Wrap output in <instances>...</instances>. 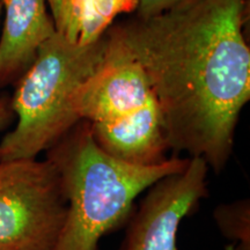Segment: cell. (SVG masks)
Masks as SVG:
<instances>
[{
	"instance_id": "6da1fadb",
	"label": "cell",
	"mask_w": 250,
	"mask_h": 250,
	"mask_svg": "<svg viewBox=\"0 0 250 250\" xmlns=\"http://www.w3.org/2000/svg\"><path fill=\"white\" fill-rule=\"evenodd\" d=\"M247 0H190L108 33L139 62L162 111L169 149L221 173L250 100Z\"/></svg>"
},
{
	"instance_id": "ba28073f",
	"label": "cell",
	"mask_w": 250,
	"mask_h": 250,
	"mask_svg": "<svg viewBox=\"0 0 250 250\" xmlns=\"http://www.w3.org/2000/svg\"><path fill=\"white\" fill-rule=\"evenodd\" d=\"M5 11L0 37V89L14 85L56 34L46 0H1Z\"/></svg>"
},
{
	"instance_id": "7c38bea8",
	"label": "cell",
	"mask_w": 250,
	"mask_h": 250,
	"mask_svg": "<svg viewBox=\"0 0 250 250\" xmlns=\"http://www.w3.org/2000/svg\"><path fill=\"white\" fill-rule=\"evenodd\" d=\"M15 117L11 105V98L0 92V130H4L12 123Z\"/></svg>"
},
{
	"instance_id": "52a82bcc",
	"label": "cell",
	"mask_w": 250,
	"mask_h": 250,
	"mask_svg": "<svg viewBox=\"0 0 250 250\" xmlns=\"http://www.w3.org/2000/svg\"><path fill=\"white\" fill-rule=\"evenodd\" d=\"M89 127L99 147L116 160L139 167H152L168 160L169 144L155 95L124 120L89 124Z\"/></svg>"
},
{
	"instance_id": "5b68a950",
	"label": "cell",
	"mask_w": 250,
	"mask_h": 250,
	"mask_svg": "<svg viewBox=\"0 0 250 250\" xmlns=\"http://www.w3.org/2000/svg\"><path fill=\"white\" fill-rule=\"evenodd\" d=\"M208 167L202 158H190L182 171L155 182L130 217L121 250H177L181 223L208 196ZM225 250H240L234 243Z\"/></svg>"
},
{
	"instance_id": "9c48e42d",
	"label": "cell",
	"mask_w": 250,
	"mask_h": 250,
	"mask_svg": "<svg viewBox=\"0 0 250 250\" xmlns=\"http://www.w3.org/2000/svg\"><path fill=\"white\" fill-rule=\"evenodd\" d=\"M56 33L87 45L107 33L122 14L136 13L138 0H46Z\"/></svg>"
},
{
	"instance_id": "8992f818",
	"label": "cell",
	"mask_w": 250,
	"mask_h": 250,
	"mask_svg": "<svg viewBox=\"0 0 250 250\" xmlns=\"http://www.w3.org/2000/svg\"><path fill=\"white\" fill-rule=\"evenodd\" d=\"M107 36L102 64L81 83L72 100L78 118L92 125L124 120L155 95L139 62L108 30Z\"/></svg>"
},
{
	"instance_id": "7a4b0ae2",
	"label": "cell",
	"mask_w": 250,
	"mask_h": 250,
	"mask_svg": "<svg viewBox=\"0 0 250 250\" xmlns=\"http://www.w3.org/2000/svg\"><path fill=\"white\" fill-rule=\"evenodd\" d=\"M45 159L58 171L67 203L51 250H100L102 237L132 215L137 197L159 180L182 171L190 160L173 155L152 167L125 164L99 147L86 121L51 146Z\"/></svg>"
},
{
	"instance_id": "277c9868",
	"label": "cell",
	"mask_w": 250,
	"mask_h": 250,
	"mask_svg": "<svg viewBox=\"0 0 250 250\" xmlns=\"http://www.w3.org/2000/svg\"><path fill=\"white\" fill-rule=\"evenodd\" d=\"M67 203L49 160L0 161V250H51Z\"/></svg>"
},
{
	"instance_id": "3957f363",
	"label": "cell",
	"mask_w": 250,
	"mask_h": 250,
	"mask_svg": "<svg viewBox=\"0 0 250 250\" xmlns=\"http://www.w3.org/2000/svg\"><path fill=\"white\" fill-rule=\"evenodd\" d=\"M107 46V33L87 45L74 44L56 33L41 46L14 83L11 105L17 125L0 142V161L36 159L80 121L72 100L102 64Z\"/></svg>"
},
{
	"instance_id": "8fae6325",
	"label": "cell",
	"mask_w": 250,
	"mask_h": 250,
	"mask_svg": "<svg viewBox=\"0 0 250 250\" xmlns=\"http://www.w3.org/2000/svg\"><path fill=\"white\" fill-rule=\"evenodd\" d=\"M188 1L190 0H138V7L134 15L139 18L155 17Z\"/></svg>"
},
{
	"instance_id": "30bf717a",
	"label": "cell",
	"mask_w": 250,
	"mask_h": 250,
	"mask_svg": "<svg viewBox=\"0 0 250 250\" xmlns=\"http://www.w3.org/2000/svg\"><path fill=\"white\" fill-rule=\"evenodd\" d=\"M213 217L225 237L240 250H250V203L241 199L215 208Z\"/></svg>"
},
{
	"instance_id": "4fadbf2b",
	"label": "cell",
	"mask_w": 250,
	"mask_h": 250,
	"mask_svg": "<svg viewBox=\"0 0 250 250\" xmlns=\"http://www.w3.org/2000/svg\"><path fill=\"white\" fill-rule=\"evenodd\" d=\"M1 12H2V5H1V0H0V17H1Z\"/></svg>"
}]
</instances>
